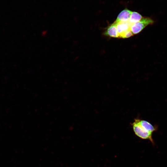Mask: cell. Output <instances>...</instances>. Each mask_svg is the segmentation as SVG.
Returning a JSON list of instances; mask_svg holds the SVG:
<instances>
[{
    "label": "cell",
    "mask_w": 167,
    "mask_h": 167,
    "mask_svg": "<svg viewBox=\"0 0 167 167\" xmlns=\"http://www.w3.org/2000/svg\"><path fill=\"white\" fill-rule=\"evenodd\" d=\"M133 130L137 136L144 139L150 140L152 143H154L152 137V134L144 129L139 122V118H135L131 124Z\"/></svg>",
    "instance_id": "1"
},
{
    "label": "cell",
    "mask_w": 167,
    "mask_h": 167,
    "mask_svg": "<svg viewBox=\"0 0 167 167\" xmlns=\"http://www.w3.org/2000/svg\"><path fill=\"white\" fill-rule=\"evenodd\" d=\"M154 21L151 18L143 17L140 21L132 24L130 30L133 35L139 33L147 26L153 24Z\"/></svg>",
    "instance_id": "2"
},
{
    "label": "cell",
    "mask_w": 167,
    "mask_h": 167,
    "mask_svg": "<svg viewBox=\"0 0 167 167\" xmlns=\"http://www.w3.org/2000/svg\"><path fill=\"white\" fill-rule=\"evenodd\" d=\"M103 34L110 37L119 38L116 25L114 23L107 27Z\"/></svg>",
    "instance_id": "3"
},
{
    "label": "cell",
    "mask_w": 167,
    "mask_h": 167,
    "mask_svg": "<svg viewBox=\"0 0 167 167\" xmlns=\"http://www.w3.org/2000/svg\"><path fill=\"white\" fill-rule=\"evenodd\" d=\"M132 12L127 9H125L119 13L114 22L117 23L121 22H126L129 21Z\"/></svg>",
    "instance_id": "4"
},
{
    "label": "cell",
    "mask_w": 167,
    "mask_h": 167,
    "mask_svg": "<svg viewBox=\"0 0 167 167\" xmlns=\"http://www.w3.org/2000/svg\"><path fill=\"white\" fill-rule=\"evenodd\" d=\"M114 23L116 25L119 35L128 30H130L132 24L129 21Z\"/></svg>",
    "instance_id": "5"
},
{
    "label": "cell",
    "mask_w": 167,
    "mask_h": 167,
    "mask_svg": "<svg viewBox=\"0 0 167 167\" xmlns=\"http://www.w3.org/2000/svg\"><path fill=\"white\" fill-rule=\"evenodd\" d=\"M139 122L144 129L152 134L157 129V126H153L149 122L146 120L139 119Z\"/></svg>",
    "instance_id": "6"
},
{
    "label": "cell",
    "mask_w": 167,
    "mask_h": 167,
    "mask_svg": "<svg viewBox=\"0 0 167 167\" xmlns=\"http://www.w3.org/2000/svg\"><path fill=\"white\" fill-rule=\"evenodd\" d=\"M143 18L142 15L137 12H132L129 21L133 24L139 21Z\"/></svg>",
    "instance_id": "7"
},
{
    "label": "cell",
    "mask_w": 167,
    "mask_h": 167,
    "mask_svg": "<svg viewBox=\"0 0 167 167\" xmlns=\"http://www.w3.org/2000/svg\"><path fill=\"white\" fill-rule=\"evenodd\" d=\"M133 35L131 30H129L120 35L119 38H127Z\"/></svg>",
    "instance_id": "8"
}]
</instances>
